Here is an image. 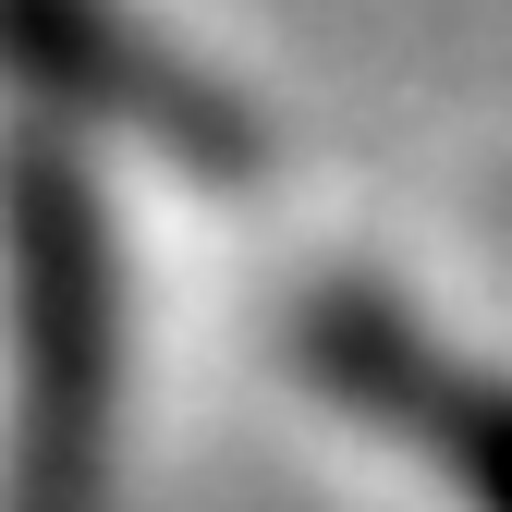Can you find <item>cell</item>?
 Masks as SVG:
<instances>
[{
    "mask_svg": "<svg viewBox=\"0 0 512 512\" xmlns=\"http://www.w3.org/2000/svg\"><path fill=\"white\" fill-rule=\"evenodd\" d=\"M0 281H13V512H98L122 415V256L61 147L0 159Z\"/></svg>",
    "mask_w": 512,
    "mask_h": 512,
    "instance_id": "cell-1",
    "label": "cell"
},
{
    "mask_svg": "<svg viewBox=\"0 0 512 512\" xmlns=\"http://www.w3.org/2000/svg\"><path fill=\"white\" fill-rule=\"evenodd\" d=\"M0 74H25L49 110L147 135L183 171H244V110L196 86L122 0H0Z\"/></svg>",
    "mask_w": 512,
    "mask_h": 512,
    "instance_id": "cell-2",
    "label": "cell"
},
{
    "mask_svg": "<svg viewBox=\"0 0 512 512\" xmlns=\"http://www.w3.org/2000/svg\"><path fill=\"white\" fill-rule=\"evenodd\" d=\"M415 330H391V366L415 378V391H427V415H439V452H452V476L488 500V512H512V391H439V378L403 354Z\"/></svg>",
    "mask_w": 512,
    "mask_h": 512,
    "instance_id": "cell-3",
    "label": "cell"
}]
</instances>
